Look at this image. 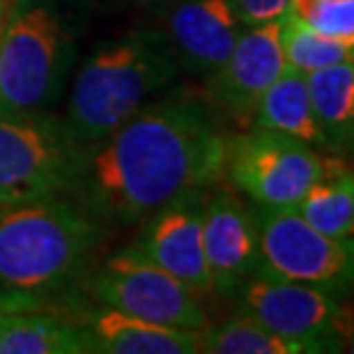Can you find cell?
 <instances>
[{"instance_id": "cell-1", "label": "cell", "mask_w": 354, "mask_h": 354, "mask_svg": "<svg viewBox=\"0 0 354 354\" xmlns=\"http://www.w3.org/2000/svg\"><path fill=\"white\" fill-rule=\"evenodd\" d=\"M228 136L205 97L152 99L88 147L74 189L95 216L140 223L175 198L216 187Z\"/></svg>"}, {"instance_id": "cell-2", "label": "cell", "mask_w": 354, "mask_h": 354, "mask_svg": "<svg viewBox=\"0 0 354 354\" xmlns=\"http://www.w3.org/2000/svg\"><path fill=\"white\" fill-rule=\"evenodd\" d=\"M102 239L99 216L65 196L0 207V295L12 310L44 308L74 286Z\"/></svg>"}, {"instance_id": "cell-3", "label": "cell", "mask_w": 354, "mask_h": 354, "mask_svg": "<svg viewBox=\"0 0 354 354\" xmlns=\"http://www.w3.org/2000/svg\"><path fill=\"white\" fill-rule=\"evenodd\" d=\"M177 74L164 35L131 32L102 44L83 62L72 86L67 127L92 147L152 102Z\"/></svg>"}, {"instance_id": "cell-4", "label": "cell", "mask_w": 354, "mask_h": 354, "mask_svg": "<svg viewBox=\"0 0 354 354\" xmlns=\"http://www.w3.org/2000/svg\"><path fill=\"white\" fill-rule=\"evenodd\" d=\"M86 152L46 111L0 115V207L74 191Z\"/></svg>"}, {"instance_id": "cell-5", "label": "cell", "mask_w": 354, "mask_h": 354, "mask_svg": "<svg viewBox=\"0 0 354 354\" xmlns=\"http://www.w3.org/2000/svg\"><path fill=\"white\" fill-rule=\"evenodd\" d=\"M69 65V35L51 7L19 0L0 35V115L46 111Z\"/></svg>"}, {"instance_id": "cell-6", "label": "cell", "mask_w": 354, "mask_h": 354, "mask_svg": "<svg viewBox=\"0 0 354 354\" xmlns=\"http://www.w3.org/2000/svg\"><path fill=\"white\" fill-rule=\"evenodd\" d=\"M88 295L99 306L115 308L161 327L201 334L209 324L194 290L131 246L106 258L88 276Z\"/></svg>"}, {"instance_id": "cell-7", "label": "cell", "mask_w": 354, "mask_h": 354, "mask_svg": "<svg viewBox=\"0 0 354 354\" xmlns=\"http://www.w3.org/2000/svg\"><path fill=\"white\" fill-rule=\"evenodd\" d=\"M324 154L301 140L244 129L228 136L223 180L256 207H297L322 173Z\"/></svg>"}, {"instance_id": "cell-8", "label": "cell", "mask_w": 354, "mask_h": 354, "mask_svg": "<svg viewBox=\"0 0 354 354\" xmlns=\"http://www.w3.org/2000/svg\"><path fill=\"white\" fill-rule=\"evenodd\" d=\"M260 274L304 283L343 297L352 283V239L322 235L295 207L256 209Z\"/></svg>"}, {"instance_id": "cell-9", "label": "cell", "mask_w": 354, "mask_h": 354, "mask_svg": "<svg viewBox=\"0 0 354 354\" xmlns=\"http://www.w3.org/2000/svg\"><path fill=\"white\" fill-rule=\"evenodd\" d=\"M242 313L297 343L304 354L338 352L345 343L341 297L304 283L256 274L237 290Z\"/></svg>"}, {"instance_id": "cell-10", "label": "cell", "mask_w": 354, "mask_h": 354, "mask_svg": "<svg viewBox=\"0 0 354 354\" xmlns=\"http://www.w3.org/2000/svg\"><path fill=\"white\" fill-rule=\"evenodd\" d=\"M286 72L281 53L279 19L246 26L221 67L205 79V102L216 113L249 129L260 95Z\"/></svg>"}, {"instance_id": "cell-11", "label": "cell", "mask_w": 354, "mask_h": 354, "mask_svg": "<svg viewBox=\"0 0 354 354\" xmlns=\"http://www.w3.org/2000/svg\"><path fill=\"white\" fill-rule=\"evenodd\" d=\"M203 244L212 292L235 297L260 274V237L256 209L232 189L212 187L203 205Z\"/></svg>"}, {"instance_id": "cell-12", "label": "cell", "mask_w": 354, "mask_h": 354, "mask_svg": "<svg viewBox=\"0 0 354 354\" xmlns=\"http://www.w3.org/2000/svg\"><path fill=\"white\" fill-rule=\"evenodd\" d=\"M207 191L175 198L145 218L133 251L175 276L198 297L212 295L203 244V205Z\"/></svg>"}, {"instance_id": "cell-13", "label": "cell", "mask_w": 354, "mask_h": 354, "mask_svg": "<svg viewBox=\"0 0 354 354\" xmlns=\"http://www.w3.org/2000/svg\"><path fill=\"white\" fill-rule=\"evenodd\" d=\"M242 30L230 0H177L168 12L166 39L177 67L207 79L228 58Z\"/></svg>"}, {"instance_id": "cell-14", "label": "cell", "mask_w": 354, "mask_h": 354, "mask_svg": "<svg viewBox=\"0 0 354 354\" xmlns=\"http://www.w3.org/2000/svg\"><path fill=\"white\" fill-rule=\"evenodd\" d=\"M92 336L95 354H196L201 334L180 331L99 306L81 317Z\"/></svg>"}, {"instance_id": "cell-15", "label": "cell", "mask_w": 354, "mask_h": 354, "mask_svg": "<svg viewBox=\"0 0 354 354\" xmlns=\"http://www.w3.org/2000/svg\"><path fill=\"white\" fill-rule=\"evenodd\" d=\"M0 354H95L83 320L48 308L5 313L0 322Z\"/></svg>"}, {"instance_id": "cell-16", "label": "cell", "mask_w": 354, "mask_h": 354, "mask_svg": "<svg viewBox=\"0 0 354 354\" xmlns=\"http://www.w3.org/2000/svg\"><path fill=\"white\" fill-rule=\"evenodd\" d=\"M249 129L279 133L301 140L315 150H327L310 106L306 76L286 69L263 95L251 113Z\"/></svg>"}, {"instance_id": "cell-17", "label": "cell", "mask_w": 354, "mask_h": 354, "mask_svg": "<svg viewBox=\"0 0 354 354\" xmlns=\"http://www.w3.org/2000/svg\"><path fill=\"white\" fill-rule=\"evenodd\" d=\"M304 221L334 239H352L354 232V175L341 159L324 157L320 177L297 203Z\"/></svg>"}, {"instance_id": "cell-18", "label": "cell", "mask_w": 354, "mask_h": 354, "mask_svg": "<svg viewBox=\"0 0 354 354\" xmlns=\"http://www.w3.org/2000/svg\"><path fill=\"white\" fill-rule=\"evenodd\" d=\"M306 88L327 150H343L354 131V65H338L306 74Z\"/></svg>"}, {"instance_id": "cell-19", "label": "cell", "mask_w": 354, "mask_h": 354, "mask_svg": "<svg viewBox=\"0 0 354 354\" xmlns=\"http://www.w3.org/2000/svg\"><path fill=\"white\" fill-rule=\"evenodd\" d=\"M279 39L286 69L301 76L338 65V62L354 60V41H343L322 35L288 10L279 19Z\"/></svg>"}, {"instance_id": "cell-20", "label": "cell", "mask_w": 354, "mask_h": 354, "mask_svg": "<svg viewBox=\"0 0 354 354\" xmlns=\"http://www.w3.org/2000/svg\"><path fill=\"white\" fill-rule=\"evenodd\" d=\"M198 352L205 354H304L292 341L269 331L249 315L230 317L216 327L207 324L198 338Z\"/></svg>"}, {"instance_id": "cell-21", "label": "cell", "mask_w": 354, "mask_h": 354, "mask_svg": "<svg viewBox=\"0 0 354 354\" xmlns=\"http://www.w3.org/2000/svg\"><path fill=\"white\" fill-rule=\"evenodd\" d=\"M288 12L322 35L354 41V0H290Z\"/></svg>"}, {"instance_id": "cell-22", "label": "cell", "mask_w": 354, "mask_h": 354, "mask_svg": "<svg viewBox=\"0 0 354 354\" xmlns=\"http://www.w3.org/2000/svg\"><path fill=\"white\" fill-rule=\"evenodd\" d=\"M230 3L246 28L281 19L288 10L290 0H230Z\"/></svg>"}, {"instance_id": "cell-23", "label": "cell", "mask_w": 354, "mask_h": 354, "mask_svg": "<svg viewBox=\"0 0 354 354\" xmlns=\"http://www.w3.org/2000/svg\"><path fill=\"white\" fill-rule=\"evenodd\" d=\"M17 3L19 0H0V35H3V28H5L7 19H10V14H12Z\"/></svg>"}, {"instance_id": "cell-24", "label": "cell", "mask_w": 354, "mask_h": 354, "mask_svg": "<svg viewBox=\"0 0 354 354\" xmlns=\"http://www.w3.org/2000/svg\"><path fill=\"white\" fill-rule=\"evenodd\" d=\"M5 313H12V306L10 304L5 301V297L0 295V322H3V317H5Z\"/></svg>"}]
</instances>
